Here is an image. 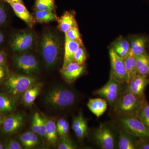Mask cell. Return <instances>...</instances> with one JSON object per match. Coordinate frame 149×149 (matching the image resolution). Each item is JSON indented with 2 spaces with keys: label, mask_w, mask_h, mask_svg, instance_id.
Listing matches in <instances>:
<instances>
[{
  "label": "cell",
  "mask_w": 149,
  "mask_h": 149,
  "mask_svg": "<svg viewBox=\"0 0 149 149\" xmlns=\"http://www.w3.org/2000/svg\"><path fill=\"white\" fill-rule=\"evenodd\" d=\"M86 60V54L83 45L79 48L74 56V62L78 64L84 65Z\"/></svg>",
  "instance_id": "cell-33"
},
{
  "label": "cell",
  "mask_w": 149,
  "mask_h": 149,
  "mask_svg": "<svg viewBox=\"0 0 149 149\" xmlns=\"http://www.w3.org/2000/svg\"><path fill=\"white\" fill-rule=\"evenodd\" d=\"M4 40V37L2 33L0 32V45L3 42Z\"/></svg>",
  "instance_id": "cell-43"
},
{
  "label": "cell",
  "mask_w": 149,
  "mask_h": 149,
  "mask_svg": "<svg viewBox=\"0 0 149 149\" xmlns=\"http://www.w3.org/2000/svg\"><path fill=\"white\" fill-rule=\"evenodd\" d=\"M85 69L84 65L72 62L64 68H62L61 73L65 82L70 84L83 74Z\"/></svg>",
  "instance_id": "cell-11"
},
{
  "label": "cell",
  "mask_w": 149,
  "mask_h": 149,
  "mask_svg": "<svg viewBox=\"0 0 149 149\" xmlns=\"http://www.w3.org/2000/svg\"><path fill=\"white\" fill-rule=\"evenodd\" d=\"M136 117L149 128V104L146 100H144Z\"/></svg>",
  "instance_id": "cell-29"
},
{
  "label": "cell",
  "mask_w": 149,
  "mask_h": 149,
  "mask_svg": "<svg viewBox=\"0 0 149 149\" xmlns=\"http://www.w3.org/2000/svg\"><path fill=\"white\" fill-rule=\"evenodd\" d=\"M57 20L58 29L64 33L77 25L74 15L70 12H65Z\"/></svg>",
  "instance_id": "cell-17"
},
{
  "label": "cell",
  "mask_w": 149,
  "mask_h": 149,
  "mask_svg": "<svg viewBox=\"0 0 149 149\" xmlns=\"http://www.w3.org/2000/svg\"><path fill=\"white\" fill-rule=\"evenodd\" d=\"M111 71L110 77L120 83L128 84L130 82L129 74L125 67L124 61L112 48L109 50Z\"/></svg>",
  "instance_id": "cell-6"
},
{
  "label": "cell",
  "mask_w": 149,
  "mask_h": 149,
  "mask_svg": "<svg viewBox=\"0 0 149 149\" xmlns=\"http://www.w3.org/2000/svg\"><path fill=\"white\" fill-rule=\"evenodd\" d=\"M77 100L76 94L71 89L56 86L49 90L45 97L46 104L53 109L63 110L72 106Z\"/></svg>",
  "instance_id": "cell-2"
},
{
  "label": "cell",
  "mask_w": 149,
  "mask_h": 149,
  "mask_svg": "<svg viewBox=\"0 0 149 149\" xmlns=\"http://www.w3.org/2000/svg\"><path fill=\"white\" fill-rule=\"evenodd\" d=\"M122 84L110 77L106 84L95 91L94 94L105 99L110 104L113 105L122 94Z\"/></svg>",
  "instance_id": "cell-7"
},
{
  "label": "cell",
  "mask_w": 149,
  "mask_h": 149,
  "mask_svg": "<svg viewBox=\"0 0 149 149\" xmlns=\"http://www.w3.org/2000/svg\"><path fill=\"white\" fill-rule=\"evenodd\" d=\"M7 19V14L3 6L0 4V25L6 22Z\"/></svg>",
  "instance_id": "cell-38"
},
{
  "label": "cell",
  "mask_w": 149,
  "mask_h": 149,
  "mask_svg": "<svg viewBox=\"0 0 149 149\" xmlns=\"http://www.w3.org/2000/svg\"></svg>",
  "instance_id": "cell-46"
},
{
  "label": "cell",
  "mask_w": 149,
  "mask_h": 149,
  "mask_svg": "<svg viewBox=\"0 0 149 149\" xmlns=\"http://www.w3.org/2000/svg\"><path fill=\"white\" fill-rule=\"evenodd\" d=\"M60 140L57 146L58 149H74L76 146L67 136H61Z\"/></svg>",
  "instance_id": "cell-32"
},
{
  "label": "cell",
  "mask_w": 149,
  "mask_h": 149,
  "mask_svg": "<svg viewBox=\"0 0 149 149\" xmlns=\"http://www.w3.org/2000/svg\"><path fill=\"white\" fill-rule=\"evenodd\" d=\"M136 149H149V141L139 139L135 140Z\"/></svg>",
  "instance_id": "cell-36"
},
{
  "label": "cell",
  "mask_w": 149,
  "mask_h": 149,
  "mask_svg": "<svg viewBox=\"0 0 149 149\" xmlns=\"http://www.w3.org/2000/svg\"><path fill=\"white\" fill-rule=\"evenodd\" d=\"M87 107L91 112L99 118L104 114L107 108V102L103 98L90 99Z\"/></svg>",
  "instance_id": "cell-16"
},
{
  "label": "cell",
  "mask_w": 149,
  "mask_h": 149,
  "mask_svg": "<svg viewBox=\"0 0 149 149\" xmlns=\"http://www.w3.org/2000/svg\"><path fill=\"white\" fill-rule=\"evenodd\" d=\"M31 129L32 132L42 137L46 136V125L44 117L36 112L32 117L31 123Z\"/></svg>",
  "instance_id": "cell-18"
},
{
  "label": "cell",
  "mask_w": 149,
  "mask_h": 149,
  "mask_svg": "<svg viewBox=\"0 0 149 149\" xmlns=\"http://www.w3.org/2000/svg\"><path fill=\"white\" fill-rule=\"evenodd\" d=\"M40 50L47 67L54 66L58 61L61 51V42L58 36L52 31L45 32L41 37Z\"/></svg>",
  "instance_id": "cell-1"
},
{
  "label": "cell",
  "mask_w": 149,
  "mask_h": 149,
  "mask_svg": "<svg viewBox=\"0 0 149 149\" xmlns=\"http://www.w3.org/2000/svg\"><path fill=\"white\" fill-rule=\"evenodd\" d=\"M42 85L38 83L32 85L23 93V102L26 105H32L42 90Z\"/></svg>",
  "instance_id": "cell-20"
},
{
  "label": "cell",
  "mask_w": 149,
  "mask_h": 149,
  "mask_svg": "<svg viewBox=\"0 0 149 149\" xmlns=\"http://www.w3.org/2000/svg\"><path fill=\"white\" fill-rule=\"evenodd\" d=\"M19 139L22 146L25 148H32L40 144V141L37 134L32 131L22 133L19 136Z\"/></svg>",
  "instance_id": "cell-19"
},
{
  "label": "cell",
  "mask_w": 149,
  "mask_h": 149,
  "mask_svg": "<svg viewBox=\"0 0 149 149\" xmlns=\"http://www.w3.org/2000/svg\"><path fill=\"white\" fill-rule=\"evenodd\" d=\"M24 120V115L20 113L7 116L3 121V133L9 134L16 132L22 126Z\"/></svg>",
  "instance_id": "cell-12"
},
{
  "label": "cell",
  "mask_w": 149,
  "mask_h": 149,
  "mask_svg": "<svg viewBox=\"0 0 149 149\" xmlns=\"http://www.w3.org/2000/svg\"><path fill=\"white\" fill-rule=\"evenodd\" d=\"M65 40H76L82 42L77 25L65 33Z\"/></svg>",
  "instance_id": "cell-31"
},
{
  "label": "cell",
  "mask_w": 149,
  "mask_h": 149,
  "mask_svg": "<svg viewBox=\"0 0 149 149\" xmlns=\"http://www.w3.org/2000/svg\"><path fill=\"white\" fill-rule=\"evenodd\" d=\"M16 100L12 97L0 93V112L3 113L11 112L15 107Z\"/></svg>",
  "instance_id": "cell-26"
},
{
  "label": "cell",
  "mask_w": 149,
  "mask_h": 149,
  "mask_svg": "<svg viewBox=\"0 0 149 149\" xmlns=\"http://www.w3.org/2000/svg\"><path fill=\"white\" fill-rule=\"evenodd\" d=\"M94 137L96 144L100 148H114V136L110 128L106 125L101 123L95 130Z\"/></svg>",
  "instance_id": "cell-8"
},
{
  "label": "cell",
  "mask_w": 149,
  "mask_h": 149,
  "mask_svg": "<svg viewBox=\"0 0 149 149\" xmlns=\"http://www.w3.org/2000/svg\"><path fill=\"white\" fill-rule=\"evenodd\" d=\"M5 1L7 2L8 3H22V0H4Z\"/></svg>",
  "instance_id": "cell-42"
},
{
  "label": "cell",
  "mask_w": 149,
  "mask_h": 149,
  "mask_svg": "<svg viewBox=\"0 0 149 149\" xmlns=\"http://www.w3.org/2000/svg\"><path fill=\"white\" fill-rule=\"evenodd\" d=\"M66 121V120L63 118H60L58 120L57 123H56L57 131H58L61 128V127H62L63 125H64Z\"/></svg>",
  "instance_id": "cell-39"
},
{
  "label": "cell",
  "mask_w": 149,
  "mask_h": 149,
  "mask_svg": "<svg viewBox=\"0 0 149 149\" xmlns=\"http://www.w3.org/2000/svg\"><path fill=\"white\" fill-rule=\"evenodd\" d=\"M15 65L17 68L28 75L35 74L39 70V64L35 56L23 54L15 56Z\"/></svg>",
  "instance_id": "cell-10"
},
{
  "label": "cell",
  "mask_w": 149,
  "mask_h": 149,
  "mask_svg": "<svg viewBox=\"0 0 149 149\" xmlns=\"http://www.w3.org/2000/svg\"><path fill=\"white\" fill-rule=\"evenodd\" d=\"M149 83V79L147 76L138 74L127 84L126 92L136 95L143 96L145 88Z\"/></svg>",
  "instance_id": "cell-13"
},
{
  "label": "cell",
  "mask_w": 149,
  "mask_h": 149,
  "mask_svg": "<svg viewBox=\"0 0 149 149\" xmlns=\"http://www.w3.org/2000/svg\"><path fill=\"white\" fill-rule=\"evenodd\" d=\"M4 148V146H3L0 143V149H3Z\"/></svg>",
  "instance_id": "cell-45"
},
{
  "label": "cell",
  "mask_w": 149,
  "mask_h": 149,
  "mask_svg": "<svg viewBox=\"0 0 149 149\" xmlns=\"http://www.w3.org/2000/svg\"><path fill=\"white\" fill-rule=\"evenodd\" d=\"M144 96L125 92L113 104V111L119 118L136 117L145 100Z\"/></svg>",
  "instance_id": "cell-3"
},
{
  "label": "cell",
  "mask_w": 149,
  "mask_h": 149,
  "mask_svg": "<svg viewBox=\"0 0 149 149\" xmlns=\"http://www.w3.org/2000/svg\"><path fill=\"white\" fill-rule=\"evenodd\" d=\"M34 18L37 22L45 23L57 20L58 17L54 11L35 10Z\"/></svg>",
  "instance_id": "cell-27"
},
{
  "label": "cell",
  "mask_w": 149,
  "mask_h": 149,
  "mask_svg": "<svg viewBox=\"0 0 149 149\" xmlns=\"http://www.w3.org/2000/svg\"><path fill=\"white\" fill-rule=\"evenodd\" d=\"M6 58L3 52H0V67H3L6 65Z\"/></svg>",
  "instance_id": "cell-40"
},
{
  "label": "cell",
  "mask_w": 149,
  "mask_h": 149,
  "mask_svg": "<svg viewBox=\"0 0 149 149\" xmlns=\"http://www.w3.org/2000/svg\"><path fill=\"white\" fill-rule=\"evenodd\" d=\"M69 130V124L66 120L61 128L57 131L58 134L60 136H67Z\"/></svg>",
  "instance_id": "cell-37"
},
{
  "label": "cell",
  "mask_w": 149,
  "mask_h": 149,
  "mask_svg": "<svg viewBox=\"0 0 149 149\" xmlns=\"http://www.w3.org/2000/svg\"><path fill=\"white\" fill-rule=\"evenodd\" d=\"M112 48L118 55L123 58L130 52V44L126 39L120 38L113 43Z\"/></svg>",
  "instance_id": "cell-24"
},
{
  "label": "cell",
  "mask_w": 149,
  "mask_h": 149,
  "mask_svg": "<svg viewBox=\"0 0 149 149\" xmlns=\"http://www.w3.org/2000/svg\"><path fill=\"white\" fill-rule=\"evenodd\" d=\"M55 0H36L35 10L54 11Z\"/></svg>",
  "instance_id": "cell-30"
},
{
  "label": "cell",
  "mask_w": 149,
  "mask_h": 149,
  "mask_svg": "<svg viewBox=\"0 0 149 149\" xmlns=\"http://www.w3.org/2000/svg\"><path fill=\"white\" fill-rule=\"evenodd\" d=\"M35 41V36L32 32L22 31L14 35L10 46L14 52H22L31 49Z\"/></svg>",
  "instance_id": "cell-9"
},
{
  "label": "cell",
  "mask_w": 149,
  "mask_h": 149,
  "mask_svg": "<svg viewBox=\"0 0 149 149\" xmlns=\"http://www.w3.org/2000/svg\"><path fill=\"white\" fill-rule=\"evenodd\" d=\"M146 39L144 37L133 38L130 44V52L135 56H138L145 52Z\"/></svg>",
  "instance_id": "cell-23"
},
{
  "label": "cell",
  "mask_w": 149,
  "mask_h": 149,
  "mask_svg": "<svg viewBox=\"0 0 149 149\" xmlns=\"http://www.w3.org/2000/svg\"><path fill=\"white\" fill-rule=\"evenodd\" d=\"M87 122L83 114L80 113L77 116L74 118L72 120V128L73 131H75L85 123Z\"/></svg>",
  "instance_id": "cell-34"
},
{
  "label": "cell",
  "mask_w": 149,
  "mask_h": 149,
  "mask_svg": "<svg viewBox=\"0 0 149 149\" xmlns=\"http://www.w3.org/2000/svg\"><path fill=\"white\" fill-rule=\"evenodd\" d=\"M19 18L24 21L29 27L32 28L35 24V19L23 3H8Z\"/></svg>",
  "instance_id": "cell-14"
},
{
  "label": "cell",
  "mask_w": 149,
  "mask_h": 149,
  "mask_svg": "<svg viewBox=\"0 0 149 149\" xmlns=\"http://www.w3.org/2000/svg\"><path fill=\"white\" fill-rule=\"evenodd\" d=\"M4 148L6 149H22L23 146L17 141L10 140L5 144Z\"/></svg>",
  "instance_id": "cell-35"
},
{
  "label": "cell",
  "mask_w": 149,
  "mask_h": 149,
  "mask_svg": "<svg viewBox=\"0 0 149 149\" xmlns=\"http://www.w3.org/2000/svg\"><path fill=\"white\" fill-rule=\"evenodd\" d=\"M5 74V70L2 67H0V80L2 79L4 77Z\"/></svg>",
  "instance_id": "cell-41"
},
{
  "label": "cell",
  "mask_w": 149,
  "mask_h": 149,
  "mask_svg": "<svg viewBox=\"0 0 149 149\" xmlns=\"http://www.w3.org/2000/svg\"><path fill=\"white\" fill-rule=\"evenodd\" d=\"M46 125V138L49 143L54 145L57 141V130L54 120L44 117Z\"/></svg>",
  "instance_id": "cell-22"
},
{
  "label": "cell",
  "mask_w": 149,
  "mask_h": 149,
  "mask_svg": "<svg viewBox=\"0 0 149 149\" xmlns=\"http://www.w3.org/2000/svg\"><path fill=\"white\" fill-rule=\"evenodd\" d=\"M2 117L1 114H0V127H1V125L2 123Z\"/></svg>",
  "instance_id": "cell-44"
},
{
  "label": "cell",
  "mask_w": 149,
  "mask_h": 149,
  "mask_svg": "<svg viewBox=\"0 0 149 149\" xmlns=\"http://www.w3.org/2000/svg\"><path fill=\"white\" fill-rule=\"evenodd\" d=\"M125 67L129 74L130 80H131L138 75L136 68V56L129 52L126 56L123 58Z\"/></svg>",
  "instance_id": "cell-28"
},
{
  "label": "cell",
  "mask_w": 149,
  "mask_h": 149,
  "mask_svg": "<svg viewBox=\"0 0 149 149\" xmlns=\"http://www.w3.org/2000/svg\"><path fill=\"white\" fill-rule=\"evenodd\" d=\"M36 82V79L32 76L15 74L8 77L5 85L11 95L18 96L24 93Z\"/></svg>",
  "instance_id": "cell-4"
},
{
  "label": "cell",
  "mask_w": 149,
  "mask_h": 149,
  "mask_svg": "<svg viewBox=\"0 0 149 149\" xmlns=\"http://www.w3.org/2000/svg\"><path fill=\"white\" fill-rule=\"evenodd\" d=\"M137 74L148 76L149 74V54L145 52L136 57Z\"/></svg>",
  "instance_id": "cell-21"
},
{
  "label": "cell",
  "mask_w": 149,
  "mask_h": 149,
  "mask_svg": "<svg viewBox=\"0 0 149 149\" xmlns=\"http://www.w3.org/2000/svg\"><path fill=\"white\" fill-rule=\"evenodd\" d=\"M118 148L120 149H136L135 140L126 131H120L118 137Z\"/></svg>",
  "instance_id": "cell-25"
},
{
  "label": "cell",
  "mask_w": 149,
  "mask_h": 149,
  "mask_svg": "<svg viewBox=\"0 0 149 149\" xmlns=\"http://www.w3.org/2000/svg\"><path fill=\"white\" fill-rule=\"evenodd\" d=\"M119 121L124 130L131 136L149 141V128L137 117L119 118Z\"/></svg>",
  "instance_id": "cell-5"
},
{
  "label": "cell",
  "mask_w": 149,
  "mask_h": 149,
  "mask_svg": "<svg viewBox=\"0 0 149 149\" xmlns=\"http://www.w3.org/2000/svg\"><path fill=\"white\" fill-rule=\"evenodd\" d=\"M83 45V42L76 40H65L64 60L62 68L74 62V56L77 50Z\"/></svg>",
  "instance_id": "cell-15"
}]
</instances>
